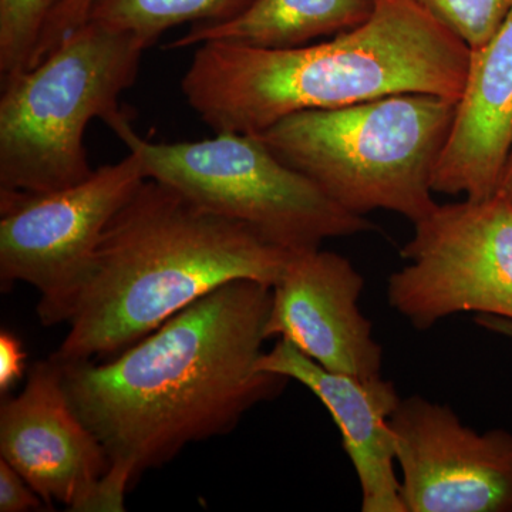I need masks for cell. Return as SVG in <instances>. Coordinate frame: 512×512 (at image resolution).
<instances>
[{
  "instance_id": "1",
  "label": "cell",
  "mask_w": 512,
  "mask_h": 512,
  "mask_svg": "<svg viewBox=\"0 0 512 512\" xmlns=\"http://www.w3.org/2000/svg\"><path fill=\"white\" fill-rule=\"evenodd\" d=\"M271 305L272 286L229 282L117 356L59 363L74 412L137 477L224 436L291 382L259 369Z\"/></svg>"
},
{
  "instance_id": "2",
  "label": "cell",
  "mask_w": 512,
  "mask_h": 512,
  "mask_svg": "<svg viewBox=\"0 0 512 512\" xmlns=\"http://www.w3.org/2000/svg\"><path fill=\"white\" fill-rule=\"evenodd\" d=\"M470 47L413 0H376L372 16L311 45L201 43L181 90L215 133H262L306 110L403 93L460 99Z\"/></svg>"
},
{
  "instance_id": "3",
  "label": "cell",
  "mask_w": 512,
  "mask_h": 512,
  "mask_svg": "<svg viewBox=\"0 0 512 512\" xmlns=\"http://www.w3.org/2000/svg\"><path fill=\"white\" fill-rule=\"evenodd\" d=\"M292 254L146 178L104 229L50 357L60 365L110 359L229 282L274 286Z\"/></svg>"
},
{
  "instance_id": "4",
  "label": "cell",
  "mask_w": 512,
  "mask_h": 512,
  "mask_svg": "<svg viewBox=\"0 0 512 512\" xmlns=\"http://www.w3.org/2000/svg\"><path fill=\"white\" fill-rule=\"evenodd\" d=\"M456 100L403 93L276 121L256 137L357 215L384 210L416 224L439 207L434 168Z\"/></svg>"
},
{
  "instance_id": "5",
  "label": "cell",
  "mask_w": 512,
  "mask_h": 512,
  "mask_svg": "<svg viewBox=\"0 0 512 512\" xmlns=\"http://www.w3.org/2000/svg\"><path fill=\"white\" fill-rule=\"evenodd\" d=\"M153 45L86 20L36 66L0 86V191L63 190L90 177L87 126L101 119L110 127L126 117L121 94Z\"/></svg>"
},
{
  "instance_id": "6",
  "label": "cell",
  "mask_w": 512,
  "mask_h": 512,
  "mask_svg": "<svg viewBox=\"0 0 512 512\" xmlns=\"http://www.w3.org/2000/svg\"><path fill=\"white\" fill-rule=\"evenodd\" d=\"M110 128L140 158L147 178L248 225L286 251L320 248L326 239L375 229L251 134L222 131L200 141L151 143L138 136L128 117Z\"/></svg>"
},
{
  "instance_id": "7",
  "label": "cell",
  "mask_w": 512,
  "mask_h": 512,
  "mask_svg": "<svg viewBox=\"0 0 512 512\" xmlns=\"http://www.w3.org/2000/svg\"><path fill=\"white\" fill-rule=\"evenodd\" d=\"M133 151L101 165L82 183L50 192L0 191V285L39 292L42 325L64 323L92 268L111 218L146 180Z\"/></svg>"
},
{
  "instance_id": "8",
  "label": "cell",
  "mask_w": 512,
  "mask_h": 512,
  "mask_svg": "<svg viewBox=\"0 0 512 512\" xmlns=\"http://www.w3.org/2000/svg\"><path fill=\"white\" fill-rule=\"evenodd\" d=\"M407 264L390 275L387 299L417 330L457 313L512 319V202L439 205L414 224Z\"/></svg>"
},
{
  "instance_id": "9",
  "label": "cell",
  "mask_w": 512,
  "mask_h": 512,
  "mask_svg": "<svg viewBox=\"0 0 512 512\" xmlns=\"http://www.w3.org/2000/svg\"><path fill=\"white\" fill-rule=\"evenodd\" d=\"M404 512H512V434L414 396L390 417Z\"/></svg>"
},
{
  "instance_id": "10",
  "label": "cell",
  "mask_w": 512,
  "mask_h": 512,
  "mask_svg": "<svg viewBox=\"0 0 512 512\" xmlns=\"http://www.w3.org/2000/svg\"><path fill=\"white\" fill-rule=\"evenodd\" d=\"M365 279L336 252H293L272 286L268 339H285L330 372L382 376L383 348L359 308Z\"/></svg>"
},
{
  "instance_id": "11",
  "label": "cell",
  "mask_w": 512,
  "mask_h": 512,
  "mask_svg": "<svg viewBox=\"0 0 512 512\" xmlns=\"http://www.w3.org/2000/svg\"><path fill=\"white\" fill-rule=\"evenodd\" d=\"M0 457L49 508L69 507L109 468L103 444L74 412L52 357L33 363L22 392L3 400Z\"/></svg>"
},
{
  "instance_id": "12",
  "label": "cell",
  "mask_w": 512,
  "mask_h": 512,
  "mask_svg": "<svg viewBox=\"0 0 512 512\" xmlns=\"http://www.w3.org/2000/svg\"><path fill=\"white\" fill-rule=\"evenodd\" d=\"M259 369L303 384L328 409L355 467L363 512H404L390 427L402 397L393 382L330 372L285 339L265 350Z\"/></svg>"
},
{
  "instance_id": "13",
  "label": "cell",
  "mask_w": 512,
  "mask_h": 512,
  "mask_svg": "<svg viewBox=\"0 0 512 512\" xmlns=\"http://www.w3.org/2000/svg\"><path fill=\"white\" fill-rule=\"evenodd\" d=\"M512 153V9L485 45L471 50L463 92L431 187L484 201L498 194Z\"/></svg>"
},
{
  "instance_id": "14",
  "label": "cell",
  "mask_w": 512,
  "mask_h": 512,
  "mask_svg": "<svg viewBox=\"0 0 512 512\" xmlns=\"http://www.w3.org/2000/svg\"><path fill=\"white\" fill-rule=\"evenodd\" d=\"M376 0H254L227 22L192 25L168 49H188L212 40L265 49L311 45L365 23Z\"/></svg>"
},
{
  "instance_id": "15",
  "label": "cell",
  "mask_w": 512,
  "mask_h": 512,
  "mask_svg": "<svg viewBox=\"0 0 512 512\" xmlns=\"http://www.w3.org/2000/svg\"><path fill=\"white\" fill-rule=\"evenodd\" d=\"M254 0H96L87 20L136 33L156 43L175 26L227 22Z\"/></svg>"
},
{
  "instance_id": "16",
  "label": "cell",
  "mask_w": 512,
  "mask_h": 512,
  "mask_svg": "<svg viewBox=\"0 0 512 512\" xmlns=\"http://www.w3.org/2000/svg\"><path fill=\"white\" fill-rule=\"evenodd\" d=\"M62 0H0V86L32 67L47 23Z\"/></svg>"
},
{
  "instance_id": "17",
  "label": "cell",
  "mask_w": 512,
  "mask_h": 512,
  "mask_svg": "<svg viewBox=\"0 0 512 512\" xmlns=\"http://www.w3.org/2000/svg\"><path fill=\"white\" fill-rule=\"evenodd\" d=\"M426 9L470 50L485 45L501 28L512 0H413Z\"/></svg>"
},
{
  "instance_id": "18",
  "label": "cell",
  "mask_w": 512,
  "mask_h": 512,
  "mask_svg": "<svg viewBox=\"0 0 512 512\" xmlns=\"http://www.w3.org/2000/svg\"><path fill=\"white\" fill-rule=\"evenodd\" d=\"M137 477L127 463L110 461V466L83 491L67 510L74 512H123L126 493Z\"/></svg>"
},
{
  "instance_id": "19",
  "label": "cell",
  "mask_w": 512,
  "mask_h": 512,
  "mask_svg": "<svg viewBox=\"0 0 512 512\" xmlns=\"http://www.w3.org/2000/svg\"><path fill=\"white\" fill-rule=\"evenodd\" d=\"M94 2L96 0H62L43 32L33 66L49 55L64 37L86 22Z\"/></svg>"
},
{
  "instance_id": "20",
  "label": "cell",
  "mask_w": 512,
  "mask_h": 512,
  "mask_svg": "<svg viewBox=\"0 0 512 512\" xmlns=\"http://www.w3.org/2000/svg\"><path fill=\"white\" fill-rule=\"evenodd\" d=\"M50 510L49 505L30 487L18 471L0 458V511L28 512Z\"/></svg>"
},
{
  "instance_id": "21",
  "label": "cell",
  "mask_w": 512,
  "mask_h": 512,
  "mask_svg": "<svg viewBox=\"0 0 512 512\" xmlns=\"http://www.w3.org/2000/svg\"><path fill=\"white\" fill-rule=\"evenodd\" d=\"M26 370V353L22 340L3 329L0 332V393L5 396L22 379Z\"/></svg>"
},
{
  "instance_id": "22",
  "label": "cell",
  "mask_w": 512,
  "mask_h": 512,
  "mask_svg": "<svg viewBox=\"0 0 512 512\" xmlns=\"http://www.w3.org/2000/svg\"><path fill=\"white\" fill-rule=\"evenodd\" d=\"M474 322H476L478 326H481V328L498 333V335H503L505 338L512 339V319L480 313V315L474 316Z\"/></svg>"
},
{
  "instance_id": "23",
  "label": "cell",
  "mask_w": 512,
  "mask_h": 512,
  "mask_svg": "<svg viewBox=\"0 0 512 512\" xmlns=\"http://www.w3.org/2000/svg\"><path fill=\"white\" fill-rule=\"evenodd\" d=\"M497 195H501V197L507 198V200L512 202V153L510 160H508L507 168H505L503 183H501Z\"/></svg>"
}]
</instances>
